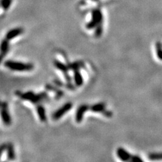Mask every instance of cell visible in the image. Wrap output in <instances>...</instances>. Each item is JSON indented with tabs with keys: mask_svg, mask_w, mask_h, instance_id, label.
Instances as JSON below:
<instances>
[{
	"mask_svg": "<svg viewBox=\"0 0 162 162\" xmlns=\"http://www.w3.org/2000/svg\"><path fill=\"white\" fill-rule=\"evenodd\" d=\"M89 110H90V107L86 104H83V105L79 106L76 110V115H75V119H76V122L80 123L83 121L84 113Z\"/></svg>",
	"mask_w": 162,
	"mask_h": 162,
	"instance_id": "obj_5",
	"label": "cell"
},
{
	"mask_svg": "<svg viewBox=\"0 0 162 162\" xmlns=\"http://www.w3.org/2000/svg\"><path fill=\"white\" fill-rule=\"evenodd\" d=\"M83 63L81 62H74L72 63V64H70L69 66V69L72 70L73 71L75 70H79V69L83 67Z\"/></svg>",
	"mask_w": 162,
	"mask_h": 162,
	"instance_id": "obj_15",
	"label": "cell"
},
{
	"mask_svg": "<svg viewBox=\"0 0 162 162\" xmlns=\"http://www.w3.org/2000/svg\"><path fill=\"white\" fill-rule=\"evenodd\" d=\"M72 108V103L70 102H68L64 105H62L61 108H59L58 110H56L55 113L53 114V119L55 120H57L61 118L63 116L66 114V113L70 111Z\"/></svg>",
	"mask_w": 162,
	"mask_h": 162,
	"instance_id": "obj_3",
	"label": "cell"
},
{
	"mask_svg": "<svg viewBox=\"0 0 162 162\" xmlns=\"http://www.w3.org/2000/svg\"><path fill=\"white\" fill-rule=\"evenodd\" d=\"M74 83L76 84V86H82L84 83L83 77L79 70H75L74 71Z\"/></svg>",
	"mask_w": 162,
	"mask_h": 162,
	"instance_id": "obj_8",
	"label": "cell"
},
{
	"mask_svg": "<svg viewBox=\"0 0 162 162\" xmlns=\"http://www.w3.org/2000/svg\"><path fill=\"white\" fill-rule=\"evenodd\" d=\"M116 153L118 158L123 161H130V159H131V155H130L126 150L122 148V147H119V148H118Z\"/></svg>",
	"mask_w": 162,
	"mask_h": 162,
	"instance_id": "obj_6",
	"label": "cell"
},
{
	"mask_svg": "<svg viewBox=\"0 0 162 162\" xmlns=\"http://www.w3.org/2000/svg\"><path fill=\"white\" fill-rule=\"evenodd\" d=\"M7 154H8V159L9 160H14L15 159V153H14V145L12 142H9L7 145Z\"/></svg>",
	"mask_w": 162,
	"mask_h": 162,
	"instance_id": "obj_13",
	"label": "cell"
},
{
	"mask_svg": "<svg viewBox=\"0 0 162 162\" xmlns=\"http://www.w3.org/2000/svg\"><path fill=\"white\" fill-rule=\"evenodd\" d=\"M37 112L39 118L40 120L43 122H45L47 120V116H46V112L45 108L41 105H39L37 107Z\"/></svg>",
	"mask_w": 162,
	"mask_h": 162,
	"instance_id": "obj_10",
	"label": "cell"
},
{
	"mask_svg": "<svg viewBox=\"0 0 162 162\" xmlns=\"http://www.w3.org/2000/svg\"><path fill=\"white\" fill-rule=\"evenodd\" d=\"M54 63V66L56 67L57 69L60 70H61L62 72H64V74L67 73L68 71V70H70L68 66L64 64V63L58 61V60H55Z\"/></svg>",
	"mask_w": 162,
	"mask_h": 162,
	"instance_id": "obj_14",
	"label": "cell"
},
{
	"mask_svg": "<svg viewBox=\"0 0 162 162\" xmlns=\"http://www.w3.org/2000/svg\"><path fill=\"white\" fill-rule=\"evenodd\" d=\"M12 3V0H1V8L4 10H7L9 8V7Z\"/></svg>",
	"mask_w": 162,
	"mask_h": 162,
	"instance_id": "obj_16",
	"label": "cell"
},
{
	"mask_svg": "<svg viewBox=\"0 0 162 162\" xmlns=\"http://www.w3.org/2000/svg\"><path fill=\"white\" fill-rule=\"evenodd\" d=\"M90 110L93 112H101L105 110V104L103 103H98L94 104L90 107Z\"/></svg>",
	"mask_w": 162,
	"mask_h": 162,
	"instance_id": "obj_12",
	"label": "cell"
},
{
	"mask_svg": "<svg viewBox=\"0 0 162 162\" xmlns=\"http://www.w3.org/2000/svg\"><path fill=\"white\" fill-rule=\"evenodd\" d=\"M4 65L8 69L16 72L31 71L34 68L33 64L31 63H24L12 60H7L5 62Z\"/></svg>",
	"mask_w": 162,
	"mask_h": 162,
	"instance_id": "obj_1",
	"label": "cell"
},
{
	"mask_svg": "<svg viewBox=\"0 0 162 162\" xmlns=\"http://www.w3.org/2000/svg\"><path fill=\"white\" fill-rule=\"evenodd\" d=\"M1 116L2 120L6 126H9L12 123V120L10 115H9L8 109V103L6 102L1 103Z\"/></svg>",
	"mask_w": 162,
	"mask_h": 162,
	"instance_id": "obj_4",
	"label": "cell"
},
{
	"mask_svg": "<svg viewBox=\"0 0 162 162\" xmlns=\"http://www.w3.org/2000/svg\"><path fill=\"white\" fill-rule=\"evenodd\" d=\"M6 149H7V145H6V144L1 145V153H2V152H3L4 150H6Z\"/></svg>",
	"mask_w": 162,
	"mask_h": 162,
	"instance_id": "obj_20",
	"label": "cell"
},
{
	"mask_svg": "<svg viewBox=\"0 0 162 162\" xmlns=\"http://www.w3.org/2000/svg\"><path fill=\"white\" fill-rule=\"evenodd\" d=\"M103 33V28L102 26H101V24L97 26L95 28V35L96 37H100L101 35V34Z\"/></svg>",
	"mask_w": 162,
	"mask_h": 162,
	"instance_id": "obj_17",
	"label": "cell"
},
{
	"mask_svg": "<svg viewBox=\"0 0 162 162\" xmlns=\"http://www.w3.org/2000/svg\"><path fill=\"white\" fill-rule=\"evenodd\" d=\"M36 97V94L34 93L33 91H28L26 93H22L20 95V99L23 100L25 101H29L33 103L35 98Z\"/></svg>",
	"mask_w": 162,
	"mask_h": 162,
	"instance_id": "obj_11",
	"label": "cell"
},
{
	"mask_svg": "<svg viewBox=\"0 0 162 162\" xmlns=\"http://www.w3.org/2000/svg\"><path fill=\"white\" fill-rule=\"evenodd\" d=\"M1 59L6 55L9 50V40L6 38L1 41Z\"/></svg>",
	"mask_w": 162,
	"mask_h": 162,
	"instance_id": "obj_9",
	"label": "cell"
},
{
	"mask_svg": "<svg viewBox=\"0 0 162 162\" xmlns=\"http://www.w3.org/2000/svg\"><path fill=\"white\" fill-rule=\"evenodd\" d=\"M130 161L132 162H137V161H142V159L139 158V156L137 155H133L132 156L131 159H130Z\"/></svg>",
	"mask_w": 162,
	"mask_h": 162,
	"instance_id": "obj_18",
	"label": "cell"
},
{
	"mask_svg": "<svg viewBox=\"0 0 162 162\" xmlns=\"http://www.w3.org/2000/svg\"><path fill=\"white\" fill-rule=\"evenodd\" d=\"M103 14L100 9H93L92 12L91 20L86 24V28L87 29H93L95 28L97 26L102 24Z\"/></svg>",
	"mask_w": 162,
	"mask_h": 162,
	"instance_id": "obj_2",
	"label": "cell"
},
{
	"mask_svg": "<svg viewBox=\"0 0 162 162\" xmlns=\"http://www.w3.org/2000/svg\"><path fill=\"white\" fill-rule=\"evenodd\" d=\"M23 32V29L22 28H12V29L9 30L6 33V38L8 40L13 39L16 37H18L20 35H21Z\"/></svg>",
	"mask_w": 162,
	"mask_h": 162,
	"instance_id": "obj_7",
	"label": "cell"
},
{
	"mask_svg": "<svg viewBox=\"0 0 162 162\" xmlns=\"http://www.w3.org/2000/svg\"><path fill=\"white\" fill-rule=\"evenodd\" d=\"M103 114L106 117H111L112 116V112H110V111H106L104 110L103 112H102Z\"/></svg>",
	"mask_w": 162,
	"mask_h": 162,
	"instance_id": "obj_19",
	"label": "cell"
}]
</instances>
